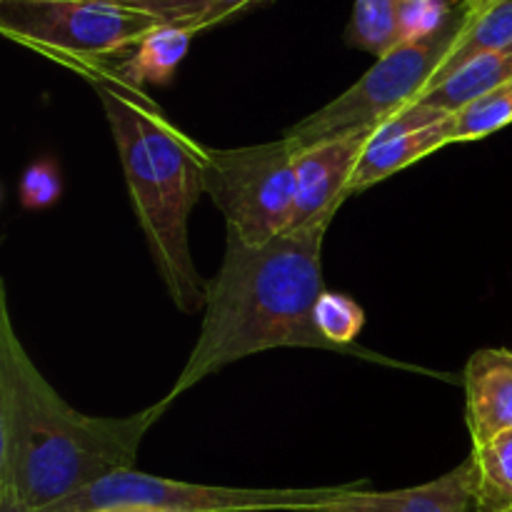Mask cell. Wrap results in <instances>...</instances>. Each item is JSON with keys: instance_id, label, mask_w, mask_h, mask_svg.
Instances as JSON below:
<instances>
[{"instance_id": "cell-1", "label": "cell", "mask_w": 512, "mask_h": 512, "mask_svg": "<svg viewBox=\"0 0 512 512\" xmlns=\"http://www.w3.org/2000/svg\"><path fill=\"white\" fill-rule=\"evenodd\" d=\"M165 410L160 400L128 418H95L65 403L20 343L0 285V480L35 512L133 470Z\"/></svg>"}, {"instance_id": "cell-2", "label": "cell", "mask_w": 512, "mask_h": 512, "mask_svg": "<svg viewBox=\"0 0 512 512\" xmlns=\"http://www.w3.org/2000/svg\"><path fill=\"white\" fill-rule=\"evenodd\" d=\"M330 218L250 245L225 228V255L208 283L198 340L163 403L175 400L230 363L275 348L333 350L315 328L325 293L323 240Z\"/></svg>"}, {"instance_id": "cell-3", "label": "cell", "mask_w": 512, "mask_h": 512, "mask_svg": "<svg viewBox=\"0 0 512 512\" xmlns=\"http://www.w3.org/2000/svg\"><path fill=\"white\" fill-rule=\"evenodd\" d=\"M83 78L105 110L155 270L180 313H200L208 303V283L193 263L188 220L205 193V148L175 128L145 90L123 83L108 68Z\"/></svg>"}, {"instance_id": "cell-4", "label": "cell", "mask_w": 512, "mask_h": 512, "mask_svg": "<svg viewBox=\"0 0 512 512\" xmlns=\"http://www.w3.org/2000/svg\"><path fill=\"white\" fill-rule=\"evenodd\" d=\"M160 23L123 0H0V33L75 73L128 58Z\"/></svg>"}, {"instance_id": "cell-5", "label": "cell", "mask_w": 512, "mask_h": 512, "mask_svg": "<svg viewBox=\"0 0 512 512\" xmlns=\"http://www.w3.org/2000/svg\"><path fill=\"white\" fill-rule=\"evenodd\" d=\"M465 20L468 5H463L453 23L433 38L398 45L393 53L378 58V63L345 93L285 130L283 138H288L295 150H303L353 130L383 125L430 88L438 68L453 50Z\"/></svg>"}, {"instance_id": "cell-6", "label": "cell", "mask_w": 512, "mask_h": 512, "mask_svg": "<svg viewBox=\"0 0 512 512\" xmlns=\"http://www.w3.org/2000/svg\"><path fill=\"white\" fill-rule=\"evenodd\" d=\"M365 480L340 488H225L160 478L140 470H120L90 488L40 512H93L115 505H140L160 512H328Z\"/></svg>"}, {"instance_id": "cell-7", "label": "cell", "mask_w": 512, "mask_h": 512, "mask_svg": "<svg viewBox=\"0 0 512 512\" xmlns=\"http://www.w3.org/2000/svg\"><path fill=\"white\" fill-rule=\"evenodd\" d=\"M295 153L288 138L245 148H205V195L225 228L250 245L288 233L295 213Z\"/></svg>"}, {"instance_id": "cell-8", "label": "cell", "mask_w": 512, "mask_h": 512, "mask_svg": "<svg viewBox=\"0 0 512 512\" xmlns=\"http://www.w3.org/2000/svg\"><path fill=\"white\" fill-rule=\"evenodd\" d=\"M378 128H360L295 153V213L290 230L335 218L350 198L355 168Z\"/></svg>"}, {"instance_id": "cell-9", "label": "cell", "mask_w": 512, "mask_h": 512, "mask_svg": "<svg viewBox=\"0 0 512 512\" xmlns=\"http://www.w3.org/2000/svg\"><path fill=\"white\" fill-rule=\"evenodd\" d=\"M465 415L473 448L512 433V353L485 348L465 365Z\"/></svg>"}, {"instance_id": "cell-10", "label": "cell", "mask_w": 512, "mask_h": 512, "mask_svg": "<svg viewBox=\"0 0 512 512\" xmlns=\"http://www.w3.org/2000/svg\"><path fill=\"white\" fill-rule=\"evenodd\" d=\"M328 512H475V463L463 460L450 473L415 488L390 493L363 488Z\"/></svg>"}, {"instance_id": "cell-11", "label": "cell", "mask_w": 512, "mask_h": 512, "mask_svg": "<svg viewBox=\"0 0 512 512\" xmlns=\"http://www.w3.org/2000/svg\"><path fill=\"white\" fill-rule=\"evenodd\" d=\"M450 143H453V115L440 120V123L428 125V128H420L403 135H380L375 130L363 158H360L358 168H355L350 193L355 195L360 190H368L370 185L390 178L398 170L418 163L420 158H425V155L435 153V150Z\"/></svg>"}, {"instance_id": "cell-12", "label": "cell", "mask_w": 512, "mask_h": 512, "mask_svg": "<svg viewBox=\"0 0 512 512\" xmlns=\"http://www.w3.org/2000/svg\"><path fill=\"white\" fill-rule=\"evenodd\" d=\"M193 35V30L178 25H158L140 40L128 58L120 60L118 65H110L108 70L115 78L140 90L145 85H168L188 55Z\"/></svg>"}, {"instance_id": "cell-13", "label": "cell", "mask_w": 512, "mask_h": 512, "mask_svg": "<svg viewBox=\"0 0 512 512\" xmlns=\"http://www.w3.org/2000/svg\"><path fill=\"white\" fill-rule=\"evenodd\" d=\"M508 48H512V0H495L493 5L478 10V13L468 10V20H465L453 50L443 60L428 90L448 80L455 70H460L470 60Z\"/></svg>"}, {"instance_id": "cell-14", "label": "cell", "mask_w": 512, "mask_h": 512, "mask_svg": "<svg viewBox=\"0 0 512 512\" xmlns=\"http://www.w3.org/2000/svg\"><path fill=\"white\" fill-rule=\"evenodd\" d=\"M508 80H512V48L470 60L463 68L455 70L448 80L420 95L418 103L453 115L463 110L465 105L473 103V100L483 98L490 90L508 83Z\"/></svg>"}, {"instance_id": "cell-15", "label": "cell", "mask_w": 512, "mask_h": 512, "mask_svg": "<svg viewBox=\"0 0 512 512\" xmlns=\"http://www.w3.org/2000/svg\"><path fill=\"white\" fill-rule=\"evenodd\" d=\"M475 463V512H512V433L478 445Z\"/></svg>"}, {"instance_id": "cell-16", "label": "cell", "mask_w": 512, "mask_h": 512, "mask_svg": "<svg viewBox=\"0 0 512 512\" xmlns=\"http://www.w3.org/2000/svg\"><path fill=\"white\" fill-rule=\"evenodd\" d=\"M345 40L353 48L373 53L375 58L393 53L400 40L398 0H355Z\"/></svg>"}, {"instance_id": "cell-17", "label": "cell", "mask_w": 512, "mask_h": 512, "mask_svg": "<svg viewBox=\"0 0 512 512\" xmlns=\"http://www.w3.org/2000/svg\"><path fill=\"white\" fill-rule=\"evenodd\" d=\"M123 3L155 15L163 25H178L200 33L263 0H123Z\"/></svg>"}, {"instance_id": "cell-18", "label": "cell", "mask_w": 512, "mask_h": 512, "mask_svg": "<svg viewBox=\"0 0 512 512\" xmlns=\"http://www.w3.org/2000/svg\"><path fill=\"white\" fill-rule=\"evenodd\" d=\"M315 328L318 333L333 345L335 353H353V355H365L370 360H383L380 355L365 353V350L355 348V340H358L360 330L365 325V313L353 298L343 293H330L325 290L320 295L318 305H315Z\"/></svg>"}, {"instance_id": "cell-19", "label": "cell", "mask_w": 512, "mask_h": 512, "mask_svg": "<svg viewBox=\"0 0 512 512\" xmlns=\"http://www.w3.org/2000/svg\"><path fill=\"white\" fill-rule=\"evenodd\" d=\"M512 123V80L453 113V143L488 138Z\"/></svg>"}, {"instance_id": "cell-20", "label": "cell", "mask_w": 512, "mask_h": 512, "mask_svg": "<svg viewBox=\"0 0 512 512\" xmlns=\"http://www.w3.org/2000/svg\"><path fill=\"white\" fill-rule=\"evenodd\" d=\"M463 5L453 0H398L400 40L418 43L448 28Z\"/></svg>"}, {"instance_id": "cell-21", "label": "cell", "mask_w": 512, "mask_h": 512, "mask_svg": "<svg viewBox=\"0 0 512 512\" xmlns=\"http://www.w3.org/2000/svg\"><path fill=\"white\" fill-rule=\"evenodd\" d=\"M60 193H63V180H60L58 168L48 160H40L25 168L23 178H20L18 195L20 205L25 210H45L53 203H58Z\"/></svg>"}, {"instance_id": "cell-22", "label": "cell", "mask_w": 512, "mask_h": 512, "mask_svg": "<svg viewBox=\"0 0 512 512\" xmlns=\"http://www.w3.org/2000/svg\"><path fill=\"white\" fill-rule=\"evenodd\" d=\"M0 512H35L10 483L0 480Z\"/></svg>"}, {"instance_id": "cell-23", "label": "cell", "mask_w": 512, "mask_h": 512, "mask_svg": "<svg viewBox=\"0 0 512 512\" xmlns=\"http://www.w3.org/2000/svg\"><path fill=\"white\" fill-rule=\"evenodd\" d=\"M93 512H160L155 508H140V505H115V508H103Z\"/></svg>"}, {"instance_id": "cell-24", "label": "cell", "mask_w": 512, "mask_h": 512, "mask_svg": "<svg viewBox=\"0 0 512 512\" xmlns=\"http://www.w3.org/2000/svg\"><path fill=\"white\" fill-rule=\"evenodd\" d=\"M493 3H495V0H470L468 10H470V13H478V10L488 8V5H493Z\"/></svg>"}, {"instance_id": "cell-25", "label": "cell", "mask_w": 512, "mask_h": 512, "mask_svg": "<svg viewBox=\"0 0 512 512\" xmlns=\"http://www.w3.org/2000/svg\"><path fill=\"white\" fill-rule=\"evenodd\" d=\"M453 3H458V5H470V0H453Z\"/></svg>"}]
</instances>
